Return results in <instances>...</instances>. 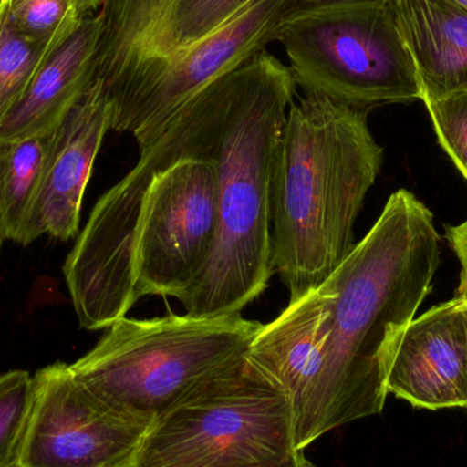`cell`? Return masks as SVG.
<instances>
[{"mask_svg": "<svg viewBox=\"0 0 467 467\" xmlns=\"http://www.w3.org/2000/svg\"><path fill=\"white\" fill-rule=\"evenodd\" d=\"M328 321V299L321 285L261 327L246 354L247 364L287 397L298 451L324 436Z\"/></svg>", "mask_w": 467, "mask_h": 467, "instance_id": "obj_10", "label": "cell"}, {"mask_svg": "<svg viewBox=\"0 0 467 467\" xmlns=\"http://www.w3.org/2000/svg\"><path fill=\"white\" fill-rule=\"evenodd\" d=\"M455 3H458V5H462L463 8H466L467 10V0H454Z\"/></svg>", "mask_w": 467, "mask_h": 467, "instance_id": "obj_24", "label": "cell"}, {"mask_svg": "<svg viewBox=\"0 0 467 467\" xmlns=\"http://www.w3.org/2000/svg\"><path fill=\"white\" fill-rule=\"evenodd\" d=\"M139 467V466H130ZM260 467H315L306 457H305V451H296L293 457L288 458L285 462L277 463V465L272 466H260Z\"/></svg>", "mask_w": 467, "mask_h": 467, "instance_id": "obj_23", "label": "cell"}, {"mask_svg": "<svg viewBox=\"0 0 467 467\" xmlns=\"http://www.w3.org/2000/svg\"><path fill=\"white\" fill-rule=\"evenodd\" d=\"M252 2L253 0H172L155 57L137 74L136 78L117 98H119L145 71L159 63L171 59L197 41L207 37L232 21L234 16H238Z\"/></svg>", "mask_w": 467, "mask_h": 467, "instance_id": "obj_17", "label": "cell"}, {"mask_svg": "<svg viewBox=\"0 0 467 467\" xmlns=\"http://www.w3.org/2000/svg\"><path fill=\"white\" fill-rule=\"evenodd\" d=\"M51 133L0 142V229L21 244L40 189Z\"/></svg>", "mask_w": 467, "mask_h": 467, "instance_id": "obj_16", "label": "cell"}, {"mask_svg": "<svg viewBox=\"0 0 467 467\" xmlns=\"http://www.w3.org/2000/svg\"><path fill=\"white\" fill-rule=\"evenodd\" d=\"M463 298H465V299H466V302H467V296H463Z\"/></svg>", "mask_w": 467, "mask_h": 467, "instance_id": "obj_26", "label": "cell"}, {"mask_svg": "<svg viewBox=\"0 0 467 467\" xmlns=\"http://www.w3.org/2000/svg\"><path fill=\"white\" fill-rule=\"evenodd\" d=\"M47 55L18 32L0 0V122L24 95Z\"/></svg>", "mask_w": 467, "mask_h": 467, "instance_id": "obj_19", "label": "cell"}, {"mask_svg": "<svg viewBox=\"0 0 467 467\" xmlns=\"http://www.w3.org/2000/svg\"><path fill=\"white\" fill-rule=\"evenodd\" d=\"M19 33L51 54L106 0H2Z\"/></svg>", "mask_w": 467, "mask_h": 467, "instance_id": "obj_18", "label": "cell"}, {"mask_svg": "<svg viewBox=\"0 0 467 467\" xmlns=\"http://www.w3.org/2000/svg\"><path fill=\"white\" fill-rule=\"evenodd\" d=\"M16 467H130L150 428L115 411L57 362L37 370Z\"/></svg>", "mask_w": 467, "mask_h": 467, "instance_id": "obj_9", "label": "cell"}, {"mask_svg": "<svg viewBox=\"0 0 467 467\" xmlns=\"http://www.w3.org/2000/svg\"><path fill=\"white\" fill-rule=\"evenodd\" d=\"M263 324L238 315H167L115 321L70 365L101 402L150 428L161 417L246 362Z\"/></svg>", "mask_w": 467, "mask_h": 467, "instance_id": "obj_5", "label": "cell"}, {"mask_svg": "<svg viewBox=\"0 0 467 467\" xmlns=\"http://www.w3.org/2000/svg\"><path fill=\"white\" fill-rule=\"evenodd\" d=\"M299 0H253L232 21L139 77L111 103V129L152 144L175 114L208 85L276 40Z\"/></svg>", "mask_w": 467, "mask_h": 467, "instance_id": "obj_8", "label": "cell"}, {"mask_svg": "<svg viewBox=\"0 0 467 467\" xmlns=\"http://www.w3.org/2000/svg\"><path fill=\"white\" fill-rule=\"evenodd\" d=\"M111 119V104L96 78L51 133L40 189L21 244L26 246L41 235L68 241L78 234L85 189Z\"/></svg>", "mask_w": 467, "mask_h": 467, "instance_id": "obj_11", "label": "cell"}, {"mask_svg": "<svg viewBox=\"0 0 467 467\" xmlns=\"http://www.w3.org/2000/svg\"><path fill=\"white\" fill-rule=\"evenodd\" d=\"M3 241H5V236H3L2 229H0V249H2Z\"/></svg>", "mask_w": 467, "mask_h": 467, "instance_id": "obj_25", "label": "cell"}, {"mask_svg": "<svg viewBox=\"0 0 467 467\" xmlns=\"http://www.w3.org/2000/svg\"><path fill=\"white\" fill-rule=\"evenodd\" d=\"M296 87L291 68L261 51L200 92L197 158L213 164L219 221L210 260L182 301L188 315H238L268 287L272 167Z\"/></svg>", "mask_w": 467, "mask_h": 467, "instance_id": "obj_2", "label": "cell"}, {"mask_svg": "<svg viewBox=\"0 0 467 467\" xmlns=\"http://www.w3.org/2000/svg\"><path fill=\"white\" fill-rule=\"evenodd\" d=\"M296 451L287 397L246 361L158 420L131 466H272Z\"/></svg>", "mask_w": 467, "mask_h": 467, "instance_id": "obj_7", "label": "cell"}, {"mask_svg": "<svg viewBox=\"0 0 467 467\" xmlns=\"http://www.w3.org/2000/svg\"><path fill=\"white\" fill-rule=\"evenodd\" d=\"M387 391L417 409H467V302L457 296L414 317L398 340Z\"/></svg>", "mask_w": 467, "mask_h": 467, "instance_id": "obj_12", "label": "cell"}, {"mask_svg": "<svg viewBox=\"0 0 467 467\" xmlns=\"http://www.w3.org/2000/svg\"><path fill=\"white\" fill-rule=\"evenodd\" d=\"M276 40L306 93L368 112L422 99L397 0H299Z\"/></svg>", "mask_w": 467, "mask_h": 467, "instance_id": "obj_6", "label": "cell"}, {"mask_svg": "<svg viewBox=\"0 0 467 467\" xmlns=\"http://www.w3.org/2000/svg\"><path fill=\"white\" fill-rule=\"evenodd\" d=\"M202 139V107L191 99L96 202L63 266L82 328H109L142 296L182 302L199 279L219 221L213 164L197 158Z\"/></svg>", "mask_w": 467, "mask_h": 467, "instance_id": "obj_1", "label": "cell"}, {"mask_svg": "<svg viewBox=\"0 0 467 467\" xmlns=\"http://www.w3.org/2000/svg\"><path fill=\"white\" fill-rule=\"evenodd\" d=\"M35 400V380L26 370L0 375V467H16Z\"/></svg>", "mask_w": 467, "mask_h": 467, "instance_id": "obj_20", "label": "cell"}, {"mask_svg": "<svg viewBox=\"0 0 467 467\" xmlns=\"http://www.w3.org/2000/svg\"><path fill=\"white\" fill-rule=\"evenodd\" d=\"M447 238H449L450 246L454 250L461 266H462L457 296H467V219L460 226L449 227Z\"/></svg>", "mask_w": 467, "mask_h": 467, "instance_id": "obj_22", "label": "cell"}, {"mask_svg": "<svg viewBox=\"0 0 467 467\" xmlns=\"http://www.w3.org/2000/svg\"><path fill=\"white\" fill-rule=\"evenodd\" d=\"M398 22L422 99L467 90V10L454 0H397Z\"/></svg>", "mask_w": 467, "mask_h": 467, "instance_id": "obj_14", "label": "cell"}, {"mask_svg": "<svg viewBox=\"0 0 467 467\" xmlns=\"http://www.w3.org/2000/svg\"><path fill=\"white\" fill-rule=\"evenodd\" d=\"M101 19L88 16L67 41L47 55L16 106L0 122V142L49 134L93 84Z\"/></svg>", "mask_w": 467, "mask_h": 467, "instance_id": "obj_13", "label": "cell"}, {"mask_svg": "<svg viewBox=\"0 0 467 467\" xmlns=\"http://www.w3.org/2000/svg\"><path fill=\"white\" fill-rule=\"evenodd\" d=\"M444 152L467 181V90L425 103Z\"/></svg>", "mask_w": 467, "mask_h": 467, "instance_id": "obj_21", "label": "cell"}, {"mask_svg": "<svg viewBox=\"0 0 467 467\" xmlns=\"http://www.w3.org/2000/svg\"><path fill=\"white\" fill-rule=\"evenodd\" d=\"M172 0H106L99 16L98 73L114 100L152 62Z\"/></svg>", "mask_w": 467, "mask_h": 467, "instance_id": "obj_15", "label": "cell"}, {"mask_svg": "<svg viewBox=\"0 0 467 467\" xmlns=\"http://www.w3.org/2000/svg\"><path fill=\"white\" fill-rule=\"evenodd\" d=\"M383 164L368 111L306 93L291 104L269 191L271 265L290 302L320 287L354 249V226Z\"/></svg>", "mask_w": 467, "mask_h": 467, "instance_id": "obj_4", "label": "cell"}, {"mask_svg": "<svg viewBox=\"0 0 467 467\" xmlns=\"http://www.w3.org/2000/svg\"><path fill=\"white\" fill-rule=\"evenodd\" d=\"M439 264L432 213L400 189L323 283L329 309L324 435L384 410L392 354L432 290Z\"/></svg>", "mask_w": 467, "mask_h": 467, "instance_id": "obj_3", "label": "cell"}]
</instances>
